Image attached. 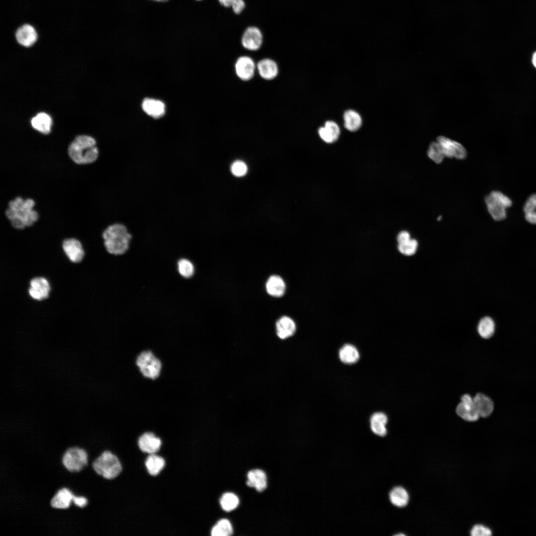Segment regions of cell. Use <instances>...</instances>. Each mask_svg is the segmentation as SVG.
<instances>
[{
	"mask_svg": "<svg viewBox=\"0 0 536 536\" xmlns=\"http://www.w3.org/2000/svg\"><path fill=\"white\" fill-rule=\"evenodd\" d=\"M35 204L32 199H24L20 197L9 201L5 214L14 228L22 229L37 221L39 215L33 209Z\"/></svg>",
	"mask_w": 536,
	"mask_h": 536,
	"instance_id": "obj_1",
	"label": "cell"
},
{
	"mask_svg": "<svg viewBox=\"0 0 536 536\" xmlns=\"http://www.w3.org/2000/svg\"><path fill=\"white\" fill-rule=\"evenodd\" d=\"M102 236L107 251L116 255L123 254L127 251L133 238L127 226L121 222L108 225L104 229Z\"/></svg>",
	"mask_w": 536,
	"mask_h": 536,
	"instance_id": "obj_2",
	"label": "cell"
},
{
	"mask_svg": "<svg viewBox=\"0 0 536 536\" xmlns=\"http://www.w3.org/2000/svg\"><path fill=\"white\" fill-rule=\"evenodd\" d=\"M67 153L72 161L78 165L92 163L99 155L95 139L86 135L76 136L69 145Z\"/></svg>",
	"mask_w": 536,
	"mask_h": 536,
	"instance_id": "obj_3",
	"label": "cell"
},
{
	"mask_svg": "<svg viewBox=\"0 0 536 536\" xmlns=\"http://www.w3.org/2000/svg\"><path fill=\"white\" fill-rule=\"evenodd\" d=\"M135 363L141 374L145 378L154 380L161 375L162 362L151 349L141 351L136 357Z\"/></svg>",
	"mask_w": 536,
	"mask_h": 536,
	"instance_id": "obj_4",
	"label": "cell"
},
{
	"mask_svg": "<svg viewBox=\"0 0 536 536\" xmlns=\"http://www.w3.org/2000/svg\"><path fill=\"white\" fill-rule=\"evenodd\" d=\"M95 472L106 479L117 476L122 470V465L118 458L110 451H105L93 463Z\"/></svg>",
	"mask_w": 536,
	"mask_h": 536,
	"instance_id": "obj_5",
	"label": "cell"
},
{
	"mask_svg": "<svg viewBox=\"0 0 536 536\" xmlns=\"http://www.w3.org/2000/svg\"><path fill=\"white\" fill-rule=\"evenodd\" d=\"M485 202L489 213L496 221L505 219L507 217L506 209L511 206V199L502 192L493 191L485 198Z\"/></svg>",
	"mask_w": 536,
	"mask_h": 536,
	"instance_id": "obj_6",
	"label": "cell"
},
{
	"mask_svg": "<svg viewBox=\"0 0 536 536\" xmlns=\"http://www.w3.org/2000/svg\"><path fill=\"white\" fill-rule=\"evenodd\" d=\"M62 463L69 471L78 472L87 464V455L83 449L69 448L65 452Z\"/></svg>",
	"mask_w": 536,
	"mask_h": 536,
	"instance_id": "obj_7",
	"label": "cell"
},
{
	"mask_svg": "<svg viewBox=\"0 0 536 536\" xmlns=\"http://www.w3.org/2000/svg\"><path fill=\"white\" fill-rule=\"evenodd\" d=\"M436 141L440 145L445 157L460 160L467 157V150L460 143L442 135L438 136Z\"/></svg>",
	"mask_w": 536,
	"mask_h": 536,
	"instance_id": "obj_8",
	"label": "cell"
},
{
	"mask_svg": "<svg viewBox=\"0 0 536 536\" xmlns=\"http://www.w3.org/2000/svg\"><path fill=\"white\" fill-rule=\"evenodd\" d=\"M256 70L257 64L249 56H241L235 62V73L238 78L242 80H251L254 76Z\"/></svg>",
	"mask_w": 536,
	"mask_h": 536,
	"instance_id": "obj_9",
	"label": "cell"
},
{
	"mask_svg": "<svg viewBox=\"0 0 536 536\" xmlns=\"http://www.w3.org/2000/svg\"><path fill=\"white\" fill-rule=\"evenodd\" d=\"M457 414L468 421H476L480 417L474 404L473 398L468 394L461 397V402L456 408Z\"/></svg>",
	"mask_w": 536,
	"mask_h": 536,
	"instance_id": "obj_10",
	"label": "cell"
},
{
	"mask_svg": "<svg viewBox=\"0 0 536 536\" xmlns=\"http://www.w3.org/2000/svg\"><path fill=\"white\" fill-rule=\"evenodd\" d=\"M242 45L246 49L254 51L259 50L263 43V35L260 30L256 27H249L244 31Z\"/></svg>",
	"mask_w": 536,
	"mask_h": 536,
	"instance_id": "obj_11",
	"label": "cell"
},
{
	"mask_svg": "<svg viewBox=\"0 0 536 536\" xmlns=\"http://www.w3.org/2000/svg\"><path fill=\"white\" fill-rule=\"evenodd\" d=\"M50 290L49 283L44 277H35L30 281L28 293L34 299L39 301L47 298Z\"/></svg>",
	"mask_w": 536,
	"mask_h": 536,
	"instance_id": "obj_12",
	"label": "cell"
},
{
	"mask_svg": "<svg viewBox=\"0 0 536 536\" xmlns=\"http://www.w3.org/2000/svg\"><path fill=\"white\" fill-rule=\"evenodd\" d=\"M62 247L69 260L73 263L80 262L84 256V251L80 242L75 238L65 239Z\"/></svg>",
	"mask_w": 536,
	"mask_h": 536,
	"instance_id": "obj_13",
	"label": "cell"
},
{
	"mask_svg": "<svg viewBox=\"0 0 536 536\" xmlns=\"http://www.w3.org/2000/svg\"><path fill=\"white\" fill-rule=\"evenodd\" d=\"M37 33L34 27L30 24H23L16 31L15 38L20 45L25 47L32 46L37 39Z\"/></svg>",
	"mask_w": 536,
	"mask_h": 536,
	"instance_id": "obj_14",
	"label": "cell"
},
{
	"mask_svg": "<svg viewBox=\"0 0 536 536\" xmlns=\"http://www.w3.org/2000/svg\"><path fill=\"white\" fill-rule=\"evenodd\" d=\"M138 445L142 452L149 454H155L160 448L161 440L153 432H147L139 436Z\"/></svg>",
	"mask_w": 536,
	"mask_h": 536,
	"instance_id": "obj_15",
	"label": "cell"
},
{
	"mask_svg": "<svg viewBox=\"0 0 536 536\" xmlns=\"http://www.w3.org/2000/svg\"><path fill=\"white\" fill-rule=\"evenodd\" d=\"M397 241L398 248L401 254L409 256L416 253L418 242L416 239L411 238L408 231H401L397 236Z\"/></svg>",
	"mask_w": 536,
	"mask_h": 536,
	"instance_id": "obj_16",
	"label": "cell"
},
{
	"mask_svg": "<svg viewBox=\"0 0 536 536\" xmlns=\"http://www.w3.org/2000/svg\"><path fill=\"white\" fill-rule=\"evenodd\" d=\"M257 70L262 78L268 80L274 79L278 73L277 63L269 58H265L259 61L257 64Z\"/></svg>",
	"mask_w": 536,
	"mask_h": 536,
	"instance_id": "obj_17",
	"label": "cell"
},
{
	"mask_svg": "<svg viewBox=\"0 0 536 536\" xmlns=\"http://www.w3.org/2000/svg\"><path fill=\"white\" fill-rule=\"evenodd\" d=\"M296 330V326L294 321L288 317H282L276 323V334L281 340H285L293 336Z\"/></svg>",
	"mask_w": 536,
	"mask_h": 536,
	"instance_id": "obj_18",
	"label": "cell"
},
{
	"mask_svg": "<svg viewBox=\"0 0 536 536\" xmlns=\"http://www.w3.org/2000/svg\"><path fill=\"white\" fill-rule=\"evenodd\" d=\"M474 404L480 417H487L492 413L494 404L488 396L482 393H477L473 398Z\"/></svg>",
	"mask_w": 536,
	"mask_h": 536,
	"instance_id": "obj_19",
	"label": "cell"
},
{
	"mask_svg": "<svg viewBox=\"0 0 536 536\" xmlns=\"http://www.w3.org/2000/svg\"><path fill=\"white\" fill-rule=\"evenodd\" d=\"M142 108L147 115L154 118L163 116L165 112L164 103L160 100L152 98L144 99L142 103Z\"/></svg>",
	"mask_w": 536,
	"mask_h": 536,
	"instance_id": "obj_20",
	"label": "cell"
},
{
	"mask_svg": "<svg viewBox=\"0 0 536 536\" xmlns=\"http://www.w3.org/2000/svg\"><path fill=\"white\" fill-rule=\"evenodd\" d=\"M247 484L254 487L258 491L265 490L267 485V476L265 472L259 469H253L247 473Z\"/></svg>",
	"mask_w": 536,
	"mask_h": 536,
	"instance_id": "obj_21",
	"label": "cell"
},
{
	"mask_svg": "<svg viewBox=\"0 0 536 536\" xmlns=\"http://www.w3.org/2000/svg\"><path fill=\"white\" fill-rule=\"evenodd\" d=\"M370 427L372 432L376 435L384 437L387 433L386 425L388 422V417L385 413L377 412L371 416Z\"/></svg>",
	"mask_w": 536,
	"mask_h": 536,
	"instance_id": "obj_22",
	"label": "cell"
},
{
	"mask_svg": "<svg viewBox=\"0 0 536 536\" xmlns=\"http://www.w3.org/2000/svg\"><path fill=\"white\" fill-rule=\"evenodd\" d=\"M321 138L326 142L333 143L336 141L339 135L340 130L337 125L333 121H327L325 126L319 129Z\"/></svg>",
	"mask_w": 536,
	"mask_h": 536,
	"instance_id": "obj_23",
	"label": "cell"
},
{
	"mask_svg": "<svg viewBox=\"0 0 536 536\" xmlns=\"http://www.w3.org/2000/svg\"><path fill=\"white\" fill-rule=\"evenodd\" d=\"M74 496L69 490L65 488H62L59 490L52 498L50 505L54 508H67Z\"/></svg>",
	"mask_w": 536,
	"mask_h": 536,
	"instance_id": "obj_24",
	"label": "cell"
},
{
	"mask_svg": "<svg viewBox=\"0 0 536 536\" xmlns=\"http://www.w3.org/2000/svg\"><path fill=\"white\" fill-rule=\"evenodd\" d=\"M285 288L284 281L278 275L271 276L266 283V289L268 293L273 297H278L282 296L285 292Z\"/></svg>",
	"mask_w": 536,
	"mask_h": 536,
	"instance_id": "obj_25",
	"label": "cell"
},
{
	"mask_svg": "<svg viewBox=\"0 0 536 536\" xmlns=\"http://www.w3.org/2000/svg\"><path fill=\"white\" fill-rule=\"evenodd\" d=\"M389 499L392 504L399 508L406 506L409 499L407 490L402 486L394 487L389 493Z\"/></svg>",
	"mask_w": 536,
	"mask_h": 536,
	"instance_id": "obj_26",
	"label": "cell"
},
{
	"mask_svg": "<svg viewBox=\"0 0 536 536\" xmlns=\"http://www.w3.org/2000/svg\"><path fill=\"white\" fill-rule=\"evenodd\" d=\"M31 123L34 129L43 134H48L51 131L52 119L45 113L37 114L31 119Z\"/></svg>",
	"mask_w": 536,
	"mask_h": 536,
	"instance_id": "obj_27",
	"label": "cell"
},
{
	"mask_svg": "<svg viewBox=\"0 0 536 536\" xmlns=\"http://www.w3.org/2000/svg\"><path fill=\"white\" fill-rule=\"evenodd\" d=\"M339 357L340 361L346 364H352L358 360L359 353L354 345L346 344L340 349Z\"/></svg>",
	"mask_w": 536,
	"mask_h": 536,
	"instance_id": "obj_28",
	"label": "cell"
},
{
	"mask_svg": "<svg viewBox=\"0 0 536 536\" xmlns=\"http://www.w3.org/2000/svg\"><path fill=\"white\" fill-rule=\"evenodd\" d=\"M165 464L164 459L155 454H150L145 462L149 473L152 475H157L163 469Z\"/></svg>",
	"mask_w": 536,
	"mask_h": 536,
	"instance_id": "obj_29",
	"label": "cell"
},
{
	"mask_svg": "<svg viewBox=\"0 0 536 536\" xmlns=\"http://www.w3.org/2000/svg\"><path fill=\"white\" fill-rule=\"evenodd\" d=\"M345 128L350 131H355L361 126L362 120L359 114L355 111L348 110L343 115Z\"/></svg>",
	"mask_w": 536,
	"mask_h": 536,
	"instance_id": "obj_30",
	"label": "cell"
},
{
	"mask_svg": "<svg viewBox=\"0 0 536 536\" xmlns=\"http://www.w3.org/2000/svg\"><path fill=\"white\" fill-rule=\"evenodd\" d=\"M495 325L493 320L489 317L482 318L477 326V331L480 336L483 338H490L494 334Z\"/></svg>",
	"mask_w": 536,
	"mask_h": 536,
	"instance_id": "obj_31",
	"label": "cell"
},
{
	"mask_svg": "<svg viewBox=\"0 0 536 536\" xmlns=\"http://www.w3.org/2000/svg\"><path fill=\"white\" fill-rule=\"evenodd\" d=\"M526 220L531 224H536V194L531 195L524 206Z\"/></svg>",
	"mask_w": 536,
	"mask_h": 536,
	"instance_id": "obj_32",
	"label": "cell"
},
{
	"mask_svg": "<svg viewBox=\"0 0 536 536\" xmlns=\"http://www.w3.org/2000/svg\"><path fill=\"white\" fill-rule=\"evenodd\" d=\"M212 536H229L233 534V528L230 522L227 519H221L212 528Z\"/></svg>",
	"mask_w": 536,
	"mask_h": 536,
	"instance_id": "obj_33",
	"label": "cell"
},
{
	"mask_svg": "<svg viewBox=\"0 0 536 536\" xmlns=\"http://www.w3.org/2000/svg\"><path fill=\"white\" fill-rule=\"evenodd\" d=\"M220 504L224 511L229 512L238 506L239 499L234 493L227 492L224 494L221 497Z\"/></svg>",
	"mask_w": 536,
	"mask_h": 536,
	"instance_id": "obj_34",
	"label": "cell"
},
{
	"mask_svg": "<svg viewBox=\"0 0 536 536\" xmlns=\"http://www.w3.org/2000/svg\"><path fill=\"white\" fill-rule=\"evenodd\" d=\"M427 155L437 164L441 163L445 157L440 145L437 141L430 144L427 150Z\"/></svg>",
	"mask_w": 536,
	"mask_h": 536,
	"instance_id": "obj_35",
	"label": "cell"
},
{
	"mask_svg": "<svg viewBox=\"0 0 536 536\" xmlns=\"http://www.w3.org/2000/svg\"><path fill=\"white\" fill-rule=\"evenodd\" d=\"M177 267L180 274L185 278H190L194 273V266L188 259H180L177 263Z\"/></svg>",
	"mask_w": 536,
	"mask_h": 536,
	"instance_id": "obj_36",
	"label": "cell"
},
{
	"mask_svg": "<svg viewBox=\"0 0 536 536\" xmlns=\"http://www.w3.org/2000/svg\"><path fill=\"white\" fill-rule=\"evenodd\" d=\"M218 1L225 7L231 6L233 11L236 14L241 12L245 7V2L243 0H218Z\"/></svg>",
	"mask_w": 536,
	"mask_h": 536,
	"instance_id": "obj_37",
	"label": "cell"
},
{
	"mask_svg": "<svg viewBox=\"0 0 536 536\" xmlns=\"http://www.w3.org/2000/svg\"><path fill=\"white\" fill-rule=\"evenodd\" d=\"M247 165L243 161L237 160L233 163L231 166V171L235 176L242 177L247 172Z\"/></svg>",
	"mask_w": 536,
	"mask_h": 536,
	"instance_id": "obj_38",
	"label": "cell"
},
{
	"mask_svg": "<svg viewBox=\"0 0 536 536\" xmlns=\"http://www.w3.org/2000/svg\"><path fill=\"white\" fill-rule=\"evenodd\" d=\"M471 536H488L492 535L491 530L482 525H474L470 531Z\"/></svg>",
	"mask_w": 536,
	"mask_h": 536,
	"instance_id": "obj_39",
	"label": "cell"
},
{
	"mask_svg": "<svg viewBox=\"0 0 536 536\" xmlns=\"http://www.w3.org/2000/svg\"><path fill=\"white\" fill-rule=\"evenodd\" d=\"M74 503L81 508L84 507L87 505V500L84 497L74 496L73 498Z\"/></svg>",
	"mask_w": 536,
	"mask_h": 536,
	"instance_id": "obj_40",
	"label": "cell"
},
{
	"mask_svg": "<svg viewBox=\"0 0 536 536\" xmlns=\"http://www.w3.org/2000/svg\"><path fill=\"white\" fill-rule=\"evenodd\" d=\"M533 63L534 66L536 67V52H535L533 55Z\"/></svg>",
	"mask_w": 536,
	"mask_h": 536,
	"instance_id": "obj_41",
	"label": "cell"
},
{
	"mask_svg": "<svg viewBox=\"0 0 536 536\" xmlns=\"http://www.w3.org/2000/svg\"><path fill=\"white\" fill-rule=\"evenodd\" d=\"M153 0L158 1H166L167 0Z\"/></svg>",
	"mask_w": 536,
	"mask_h": 536,
	"instance_id": "obj_42",
	"label": "cell"
},
{
	"mask_svg": "<svg viewBox=\"0 0 536 536\" xmlns=\"http://www.w3.org/2000/svg\"><path fill=\"white\" fill-rule=\"evenodd\" d=\"M396 536H404V534H399V535H397H397H396Z\"/></svg>",
	"mask_w": 536,
	"mask_h": 536,
	"instance_id": "obj_43",
	"label": "cell"
}]
</instances>
